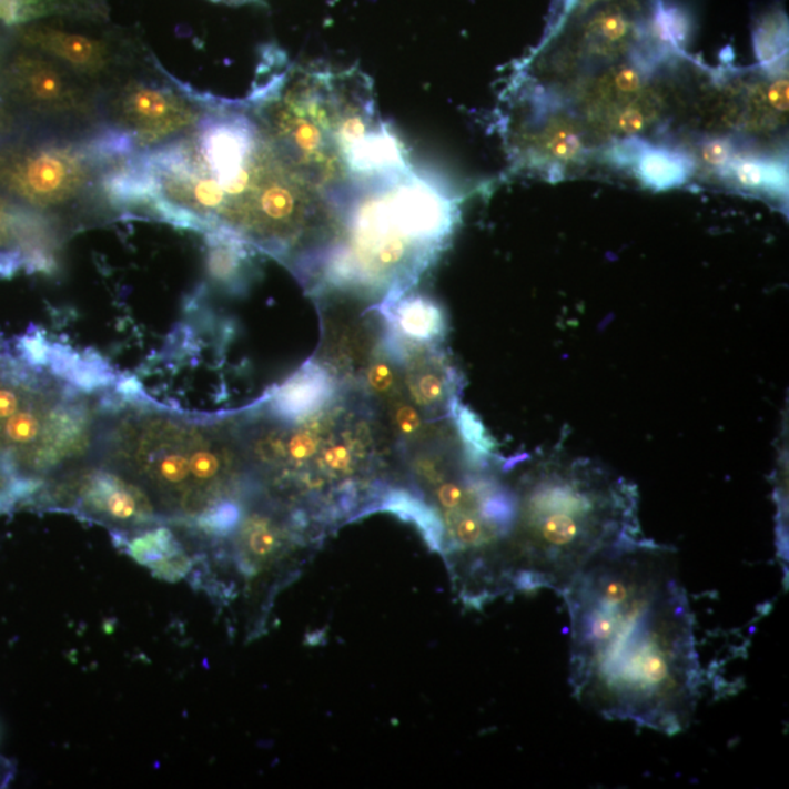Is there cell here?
<instances>
[{"label": "cell", "mask_w": 789, "mask_h": 789, "mask_svg": "<svg viewBox=\"0 0 789 789\" xmlns=\"http://www.w3.org/2000/svg\"><path fill=\"white\" fill-rule=\"evenodd\" d=\"M41 484L22 478L16 469L0 459V514L27 505Z\"/></svg>", "instance_id": "484cf974"}, {"label": "cell", "mask_w": 789, "mask_h": 789, "mask_svg": "<svg viewBox=\"0 0 789 789\" xmlns=\"http://www.w3.org/2000/svg\"><path fill=\"white\" fill-rule=\"evenodd\" d=\"M211 2H221V3L237 4V3L252 2V0H211Z\"/></svg>", "instance_id": "f1b7e54d"}, {"label": "cell", "mask_w": 789, "mask_h": 789, "mask_svg": "<svg viewBox=\"0 0 789 789\" xmlns=\"http://www.w3.org/2000/svg\"><path fill=\"white\" fill-rule=\"evenodd\" d=\"M306 530L284 507L262 496L251 498L230 535L233 555L244 575L263 574L289 555Z\"/></svg>", "instance_id": "5bb4252c"}, {"label": "cell", "mask_w": 789, "mask_h": 789, "mask_svg": "<svg viewBox=\"0 0 789 789\" xmlns=\"http://www.w3.org/2000/svg\"><path fill=\"white\" fill-rule=\"evenodd\" d=\"M131 154V144L104 122L84 135L9 133L0 138V191L59 216L100 191L105 170Z\"/></svg>", "instance_id": "ba28073f"}, {"label": "cell", "mask_w": 789, "mask_h": 789, "mask_svg": "<svg viewBox=\"0 0 789 789\" xmlns=\"http://www.w3.org/2000/svg\"><path fill=\"white\" fill-rule=\"evenodd\" d=\"M27 505L75 512L120 534L165 524L140 484L95 459L50 478Z\"/></svg>", "instance_id": "30bf717a"}, {"label": "cell", "mask_w": 789, "mask_h": 789, "mask_svg": "<svg viewBox=\"0 0 789 789\" xmlns=\"http://www.w3.org/2000/svg\"><path fill=\"white\" fill-rule=\"evenodd\" d=\"M105 394L94 358L41 332L0 338V459L41 486L92 459Z\"/></svg>", "instance_id": "52a82bcc"}, {"label": "cell", "mask_w": 789, "mask_h": 789, "mask_svg": "<svg viewBox=\"0 0 789 789\" xmlns=\"http://www.w3.org/2000/svg\"><path fill=\"white\" fill-rule=\"evenodd\" d=\"M387 330L396 338L417 345H441L446 332L442 307L422 294L404 293L380 306Z\"/></svg>", "instance_id": "ffe728a7"}, {"label": "cell", "mask_w": 789, "mask_h": 789, "mask_svg": "<svg viewBox=\"0 0 789 789\" xmlns=\"http://www.w3.org/2000/svg\"><path fill=\"white\" fill-rule=\"evenodd\" d=\"M458 202L414 168L353 193L325 243L293 272L315 293L385 300L409 292L449 243Z\"/></svg>", "instance_id": "5b68a950"}, {"label": "cell", "mask_w": 789, "mask_h": 789, "mask_svg": "<svg viewBox=\"0 0 789 789\" xmlns=\"http://www.w3.org/2000/svg\"><path fill=\"white\" fill-rule=\"evenodd\" d=\"M8 773L7 763H4L3 759H0V783L7 781Z\"/></svg>", "instance_id": "83f0119b"}, {"label": "cell", "mask_w": 789, "mask_h": 789, "mask_svg": "<svg viewBox=\"0 0 789 789\" xmlns=\"http://www.w3.org/2000/svg\"><path fill=\"white\" fill-rule=\"evenodd\" d=\"M386 336L403 373L404 394L427 419L452 415L459 404L463 381L438 345H417Z\"/></svg>", "instance_id": "9a60e30c"}, {"label": "cell", "mask_w": 789, "mask_h": 789, "mask_svg": "<svg viewBox=\"0 0 789 789\" xmlns=\"http://www.w3.org/2000/svg\"><path fill=\"white\" fill-rule=\"evenodd\" d=\"M562 598L575 698L611 721L685 731L704 681L694 611L670 552L649 542L604 558Z\"/></svg>", "instance_id": "7a4b0ae2"}, {"label": "cell", "mask_w": 789, "mask_h": 789, "mask_svg": "<svg viewBox=\"0 0 789 789\" xmlns=\"http://www.w3.org/2000/svg\"><path fill=\"white\" fill-rule=\"evenodd\" d=\"M135 395L104 396L92 459L140 484L165 523L198 530L256 496L235 419L188 418Z\"/></svg>", "instance_id": "277c9868"}, {"label": "cell", "mask_w": 789, "mask_h": 789, "mask_svg": "<svg viewBox=\"0 0 789 789\" xmlns=\"http://www.w3.org/2000/svg\"><path fill=\"white\" fill-rule=\"evenodd\" d=\"M16 40L27 49L57 60L84 81L108 78L120 64L117 49L109 40L40 21L17 27Z\"/></svg>", "instance_id": "2e32d148"}, {"label": "cell", "mask_w": 789, "mask_h": 789, "mask_svg": "<svg viewBox=\"0 0 789 789\" xmlns=\"http://www.w3.org/2000/svg\"><path fill=\"white\" fill-rule=\"evenodd\" d=\"M208 103L210 97L138 78L113 92L104 122L123 133L136 152L148 151L191 132L204 117Z\"/></svg>", "instance_id": "7c38bea8"}, {"label": "cell", "mask_w": 789, "mask_h": 789, "mask_svg": "<svg viewBox=\"0 0 789 789\" xmlns=\"http://www.w3.org/2000/svg\"><path fill=\"white\" fill-rule=\"evenodd\" d=\"M206 271L216 285L229 290H239L246 280L252 266V253L255 249L243 240L224 232H208Z\"/></svg>", "instance_id": "603a6c76"}, {"label": "cell", "mask_w": 789, "mask_h": 789, "mask_svg": "<svg viewBox=\"0 0 789 789\" xmlns=\"http://www.w3.org/2000/svg\"><path fill=\"white\" fill-rule=\"evenodd\" d=\"M129 538L127 550L138 563L150 567L168 580L182 578L191 570L192 560L178 535L164 524L123 533Z\"/></svg>", "instance_id": "44dd1931"}, {"label": "cell", "mask_w": 789, "mask_h": 789, "mask_svg": "<svg viewBox=\"0 0 789 789\" xmlns=\"http://www.w3.org/2000/svg\"><path fill=\"white\" fill-rule=\"evenodd\" d=\"M510 542L515 590L562 597L595 563L653 542L627 479L586 458L548 459L525 475Z\"/></svg>", "instance_id": "8992f818"}, {"label": "cell", "mask_w": 789, "mask_h": 789, "mask_svg": "<svg viewBox=\"0 0 789 789\" xmlns=\"http://www.w3.org/2000/svg\"><path fill=\"white\" fill-rule=\"evenodd\" d=\"M62 251L58 216L34 210L0 191V279L53 274Z\"/></svg>", "instance_id": "4fadbf2b"}, {"label": "cell", "mask_w": 789, "mask_h": 789, "mask_svg": "<svg viewBox=\"0 0 789 789\" xmlns=\"http://www.w3.org/2000/svg\"><path fill=\"white\" fill-rule=\"evenodd\" d=\"M610 159L617 165L631 170L645 186L654 191L681 186L695 170L694 159L685 151L654 145L643 138L616 141Z\"/></svg>", "instance_id": "ac0fdd59"}, {"label": "cell", "mask_w": 789, "mask_h": 789, "mask_svg": "<svg viewBox=\"0 0 789 789\" xmlns=\"http://www.w3.org/2000/svg\"><path fill=\"white\" fill-rule=\"evenodd\" d=\"M655 67L648 59H627L583 81L571 108L593 138H639L661 120L666 100L655 84Z\"/></svg>", "instance_id": "8fae6325"}, {"label": "cell", "mask_w": 789, "mask_h": 789, "mask_svg": "<svg viewBox=\"0 0 789 789\" xmlns=\"http://www.w3.org/2000/svg\"><path fill=\"white\" fill-rule=\"evenodd\" d=\"M0 103L4 112L50 123H97L101 114L100 101L84 80L21 44L0 49Z\"/></svg>", "instance_id": "9c48e42d"}, {"label": "cell", "mask_w": 789, "mask_h": 789, "mask_svg": "<svg viewBox=\"0 0 789 789\" xmlns=\"http://www.w3.org/2000/svg\"><path fill=\"white\" fill-rule=\"evenodd\" d=\"M756 57L766 72H787L788 18L773 8L759 18L753 31Z\"/></svg>", "instance_id": "d4e9b609"}, {"label": "cell", "mask_w": 789, "mask_h": 789, "mask_svg": "<svg viewBox=\"0 0 789 789\" xmlns=\"http://www.w3.org/2000/svg\"><path fill=\"white\" fill-rule=\"evenodd\" d=\"M4 120V109L2 103H0V123H2Z\"/></svg>", "instance_id": "f546056e"}, {"label": "cell", "mask_w": 789, "mask_h": 789, "mask_svg": "<svg viewBox=\"0 0 789 789\" xmlns=\"http://www.w3.org/2000/svg\"><path fill=\"white\" fill-rule=\"evenodd\" d=\"M718 173L745 192L770 198H783L788 192L786 165L769 156L736 154Z\"/></svg>", "instance_id": "7402d4cb"}, {"label": "cell", "mask_w": 789, "mask_h": 789, "mask_svg": "<svg viewBox=\"0 0 789 789\" xmlns=\"http://www.w3.org/2000/svg\"><path fill=\"white\" fill-rule=\"evenodd\" d=\"M100 8V0H0V22L17 29L50 17H97Z\"/></svg>", "instance_id": "cb8c5ba5"}, {"label": "cell", "mask_w": 789, "mask_h": 789, "mask_svg": "<svg viewBox=\"0 0 789 789\" xmlns=\"http://www.w3.org/2000/svg\"><path fill=\"white\" fill-rule=\"evenodd\" d=\"M340 394L338 382L320 362L311 360L266 396L261 409L272 417L297 422L315 414Z\"/></svg>", "instance_id": "d6986e66"}, {"label": "cell", "mask_w": 789, "mask_h": 789, "mask_svg": "<svg viewBox=\"0 0 789 789\" xmlns=\"http://www.w3.org/2000/svg\"><path fill=\"white\" fill-rule=\"evenodd\" d=\"M101 195L114 210L224 232L292 265L330 227V201L280 154L249 105L211 99L186 135L118 161Z\"/></svg>", "instance_id": "6da1fadb"}, {"label": "cell", "mask_w": 789, "mask_h": 789, "mask_svg": "<svg viewBox=\"0 0 789 789\" xmlns=\"http://www.w3.org/2000/svg\"><path fill=\"white\" fill-rule=\"evenodd\" d=\"M766 72V71H765ZM719 99V119L724 127L750 135H768L786 127L788 118L787 72H766L760 80L737 85Z\"/></svg>", "instance_id": "e0dca14e"}, {"label": "cell", "mask_w": 789, "mask_h": 789, "mask_svg": "<svg viewBox=\"0 0 789 789\" xmlns=\"http://www.w3.org/2000/svg\"><path fill=\"white\" fill-rule=\"evenodd\" d=\"M737 154L736 142L730 138H706L700 142L699 156L710 169L721 170Z\"/></svg>", "instance_id": "4316f807"}, {"label": "cell", "mask_w": 789, "mask_h": 789, "mask_svg": "<svg viewBox=\"0 0 789 789\" xmlns=\"http://www.w3.org/2000/svg\"><path fill=\"white\" fill-rule=\"evenodd\" d=\"M244 103L280 154L335 210L373 180L413 168L358 68L303 67L267 45Z\"/></svg>", "instance_id": "3957f363"}]
</instances>
